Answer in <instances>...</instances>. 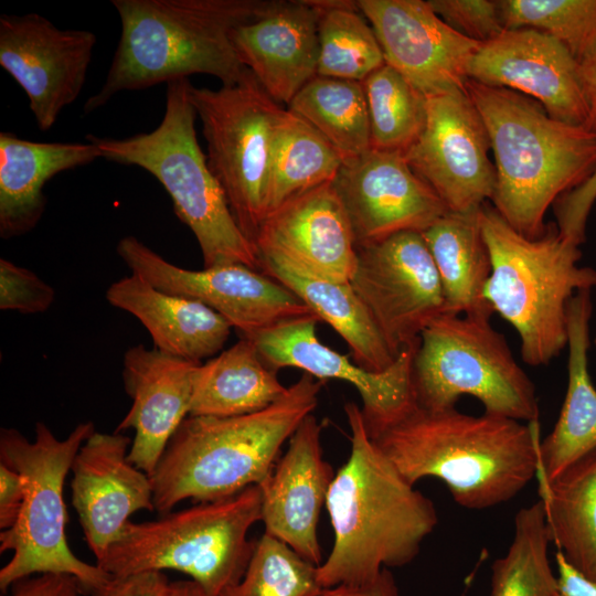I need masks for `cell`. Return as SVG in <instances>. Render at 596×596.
I'll return each instance as SVG.
<instances>
[{
	"mask_svg": "<svg viewBox=\"0 0 596 596\" xmlns=\"http://www.w3.org/2000/svg\"><path fill=\"white\" fill-rule=\"evenodd\" d=\"M376 448L412 486L441 480L455 502L482 510L514 498L536 475L539 422L456 407L412 405L391 422L366 428Z\"/></svg>",
	"mask_w": 596,
	"mask_h": 596,
	"instance_id": "cell-1",
	"label": "cell"
},
{
	"mask_svg": "<svg viewBox=\"0 0 596 596\" xmlns=\"http://www.w3.org/2000/svg\"><path fill=\"white\" fill-rule=\"evenodd\" d=\"M344 413L351 450L326 500L333 544L317 567L323 588L363 584L383 568L409 564L438 523L433 501L409 485L373 444L361 408L350 402Z\"/></svg>",
	"mask_w": 596,
	"mask_h": 596,
	"instance_id": "cell-2",
	"label": "cell"
},
{
	"mask_svg": "<svg viewBox=\"0 0 596 596\" xmlns=\"http://www.w3.org/2000/svg\"><path fill=\"white\" fill-rule=\"evenodd\" d=\"M273 0H111L121 24L106 79L89 96L85 114L124 91L205 74L224 86L237 83L247 67L231 32L262 15Z\"/></svg>",
	"mask_w": 596,
	"mask_h": 596,
	"instance_id": "cell-3",
	"label": "cell"
},
{
	"mask_svg": "<svg viewBox=\"0 0 596 596\" xmlns=\"http://www.w3.org/2000/svg\"><path fill=\"white\" fill-rule=\"evenodd\" d=\"M466 91L494 157L490 203L520 234L538 238L549 207L596 168V132L556 120L533 98L508 88L468 79Z\"/></svg>",
	"mask_w": 596,
	"mask_h": 596,
	"instance_id": "cell-4",
	"label": "cell"
},
{
	"mask_svg": "<svg viewBox=\"0 0 596 596\" xmlns=\"http://www.w3.org/2000/svg\"><path fill=\"white\" fill-rule=\"evenodd\" d=\"M322 381L304 373L277 402L233 417L188 416L150 475L155 510L207 502L260 486L286 440L318 404Z\"/></svg>",
	"mask_w": 596,
	"mask_h": 596,
	"instance_id": "cell-5",
	"label": "cell"
},
{
	"mask_svg": "<svg viewBox=\"0 0 596 596\" xmlns=\"http://www.w3.org/2000/svg\"><path fill=\"white\" fill-rule=\"evenodd\" d=\"M479 222L491 258L483 298L517 331L522 360L547 365L567 347V307L574 295L596 286V269L581 266L579 246L555 223L538 238L515 231L488 201Z\"/></svg>",
	"mask_w": 596,
	"mask_h": 596,
	"instance_id": "cell-6",
	"label": "cell"
},
{
	"mask_svg": "<svg viewBox=\"0 0 596 596\" xmlns=\"http://www.w3.org/2000/svg\"><path fill=\"white\" fill-rule=\"evenodd\" d=\"M191 86L189 78L167 84L164 115L152 131L125 138L88 134L85 140L102 158L139 167L162 184L174 213L194 234L204 268L241 264L259 270L257 248L236 224L198 142Z\"/></svg>",
	"mask_w": 596,
	"mask_h": 596,
	"instance_id": "cell-7",
	"label": "cell"
},
{
	"mask_svg": "<svg viewBox=\"0 0 596 596\" xmlns=\"http://www.w3.org/2000/svg\"><path fill=\"white\" fill-rule=\"evenodd\" d=\"M262 521L259 486L220 500L170 511L146 522L128 521L96 564L111 576L173 570L220 596L243 577L255 543L249 529Z\"/></svg>",
	"mask_w": 596,
	"mask_h": 596,
	"instance_id": "cell-8",
	"label": "cell"
},
{
	"mask_svg": "<svg viewBox=\"0 0 596 596\" xmlns=\"http://www.w3.org/2000/svg\"><path fill=\"white\" fill-rule=\"evenodd\" d=\"M93 422H82L58 439L42 422L35 424L30 441L15 428H1L0 461L17 470L24 481V500L13 526L0 533V553L12 557L0 570V589L33 574L74 576L85 595L109 581L97 564L78 558L66 539L67 512L63 499L65 478L85 440L94 433Z\"/></svg>",
	"mask_w": 596,
	"mask_h": 596,
	"instance_id": "cell-9",
	"label": "cell"
},
{
	"mask_svg": "<svg viewBox=\"0 0 596 596\" xmlns=\"http://www.w3.org/2000/svg\"><path fill=\"white\" fill-rule=\"evenodd\" d=\"M490 317L441 313L425 327L412 363L414 401L422 408L439 411L456 407L468 395L487 414L538 423L535 386Z\"/></svg>",
	"mask_w": 596,
	"mask_h": 596,
	"instance_id": "cell-10",
	"label": "cell"
},
{
	"mask_svg": "<svg viewBox=\"0 0 596 596\" xmlns=\"http://www.w3.org/2000/svg\"><path fill=\"white\" fill-rule=\"evenodd\" d=\"M190 97L202 123L210 170L240 230L255 245L266 216L274 129L283 108L248 68L233 85H192Z\"/></svg>",
	"mask_w": 596,
	"mask_h": 596,
	"instance_id": "cell-11",
	"label": "cell"
},
{
	"mask_svg": "<svg viewBox=\"0 0 596 596\" xmlns=\"http://www.w3.org/2000/svg\"><path fill=\"white\" fill-rule=\"evenodd\" d=\"M349 284L394 356L417 345L425 327L445 313L440 279L418 232L358 247Z\"/></svg>",
	"mask_w": 596,
	"mask_h": 596,
	"instance_id": "cell-12",
	"label": "cell"
},
{
	"mask_svg": "<svg viewBox=\"0 0 596 596\" xmlns=\"http://www.w3.org/2000/svg\"><path fill=\"white\" fill-rule=\"evenodd\" d=\"M117 254L135 274L157 289L210 307L240 336L286 319L315 315L280 283L241 264L191 270L179 267L132 235L117 244Z\"/></svg>",
	"mask_w": 596,
	"mask_h": 596,
	"instance_id": "cell-13",
	"label": "cell"
},
{
	"mask_svg": "<svg viewBox=\"0 0 596 596\" xmlns=\"http://www.w3.org/2000/svg\"><path fill=\"white\" fill-rule=\"evenodd\" d=\"M486 125L466 89L427 97L423 132L403 153L412 170L457 213L490 202L496 168Z\"/></svg>",
	"mask_w": 596,
	"mask_h": 596,
	"instance_id": "cell-14",
	"label": "cell"
},
{
	"mask_svg": "<svg viewBox=\"0 0 596 596\" xmlns=\"http://www.w3.org/2000/svg\"><path fill=\"white\" fill-rule=\"evenodd\" d=\"M97 38L38 14L0 17V65L24 91L38 128L50 130L86 82Z\"/></svg>",
	"mask_w": 596,
	"mask_h": 596,
	"instance_id": "cell-15",
	"label": "cell"
},
{
	"mask_svg": "<svg viewBox=\"0 0 596 596\" xmlns=\"http://www.w3.org/2000/svg\"><path fill=\"white\" fill-rule=\"evenodd\" d=\"M316 315L286 319L251 334H244L267 366L277 371L297 368L317 380L336 379L352 384L362 400L366 428L391 422L415 404L412 363L417 345L405 349L385 371L371 372L349 356L324 345L317 337Z\"/></svg>",
	"mask_w": 596,
	"mask_h": 596,
	"instance_id": "cell-16",
	"label": "cell"
},
{
	"mask_svg": "<svg viewBox=\"0 0 596 596\" xmlns=\"http://www.w3.org/2000/svg\"><path fill=\"white\" fill-rule=\"evenodd\" d=\"M332 184L348 214L356 248L401 232L423 233L449 212L398 151L370 149L343 162Z\"/></svg>",
	"mask_w": 596,
	"mask_h": 596,
	"instance_id": "cell-17",
	"label": "cell"
},
{
	"mask_svg": "<svg viewBox=\"0 0 596 596\" xmlns=\"http://www.w3.org/2000/svg\"><path fill=\"white\" fill-rule=\"evenodd\" d=\"M467 76L531 97L556 120L588 126L582 66L557 40L542 31L504 30L481 44L469 62Z\"/></svg>",
	"mask_w": 596,
	"mask_h": 596,
	"instance_id": "cell-18",
	"label": "cell"
},
{
	"mask_svg": "<svg viewBox=\"0 0 596 596\" xmlns=\"http://www.w3.org/2000/svg\"><path fill=\"white\" fill-rule=\"evenodd\" d=\"M385 63L426 97L466 89L467 68L481 43L448 26L424 0H359Z\"/></svg>",
	"mask_w": 596,
	"mask_h": 596,
	"instance_id": "cell-19",
	"label": "cell"
},
{
	"mask_svg": "<svg viewBox=\"0 0 596 596\" xmlns=\"http://www.w3.org/2000/svg\"><path fill=\"white\" fill-rule=\"evenodd\" d=\"M131 441L123 433L94 432L72 464V503L96 561L131 514L155 510L150 476L128 458Z\"/></svg>",
	"mask_w": 596,
	"mask_h": 596,
	"instance_id": "cell-20",
	"label": "cell"
},
{
	"mask_svg": "<svg viewBox=\"0 0 596 596\" xmlns=\"http://www.w3.org/2000/svg\"><path fill=\"white\" fill-rule=\"evenodd\" d=\"M308 275L349 283L356 246L344 206L327 183L292 198L264 219L255 242Z\"/></svg>",
	"mask_w": 596,
	"mask_h": 596,
	"instance_id": "cell-21",
	"label": "cell"
},
{
	"mask_svg": "<svg viewBox=\"0 0 596 596\" xmlns=\"http://www.w3.org/2000/svg\"><path fill=\"white\" fill-rule=\"evenodd\" d=\"M320 434L316 416L308 415L259 486L265 533L317 566L322 563L317 534L319 515L336 475L323 458Z\"/></svg>",
	"mask_w": 596,
	"mask_h": 596,
	"instance_id": "cell-22",
	"label": "cell"
},
{
	"mask_svg": "<svg viewBox=\"0 0 596 596\" xmlns=\"http://www.w3.org/2000/svg\"><path fill=\"white\" fill-rule=\"evenodd\" d=\"M200 364L142 344L125 352L123 380L132 405L115 432L134 429L128 458L149 476L190 414L193 380Z\"/></svg>",
	"mask_w": 596,
	"mask_h": 596,
	"instance_id": "cell-23",
	"label": "cell"
},
{
	"mask_svg": "<svg viewBox=\"0 0 596 596\" xmlns=\"http://www.w3.org/2000/svg\"><path fill=\"white\" fill-rule=\"evenodd\" d=\"M320 9L315 0H273L258 18L231 32L238 58L279 105L317 75Z\"/></svg>",
	"mask_w": 596,
	"mask_h": 596,
	"instance_id": "cell-24",
	"label": "cell"
},
{
	"mask_svg": "<svg viewBox=\"0 0 596 596\" xmlns=\"http://www.w3.org/2000/svg\"><path fill=\"white\" fill-rule=\"evenodd\" d=\"M106 299L136 317L156 349L175 358L201 362L219 353L231 334L230 322L210 307L161 291L135 274L114 281Z\"/></svg>",
	"mask_w": 596,
	"mask_h": 596,
	"instance_id": "cell-25",
	"label": "cell"
},
{
	"mask_svg": "<svg viewBox=\"0 0 596 596\" xmlns=\"http://www.w3.org/2000/svg\"><path fill=\"white\" fill-rule=\"evenodd\" d=\"M102 158L89 142H40L0 132V236H22L40 222L44 185L56 174Z\"/></svg>",
	"mask_w": 596,
	"mask_h": 596,
	"instance_id": "cell-26",
	"label": "cell"
},
{
	"mask_svg": "<svg viewBox=\"0 0 596 596\" xmlns=\"http://www.w3.org/2000/svg\"><path fill=\"white\" fill-rule=\"evenodd\" d=\"M590 292L581 290L568 302L567 390L557 422L539 445L538 481H551L596 449V387L588 372Z\"/></svg>",
	"mask_w": 596,
	"mask_h": 596,
	"instance_id": "cell-27",
	"label": "cell"
},
{
	"mask_svg": "<svg viewBox=\"0 0 596 596\" xmlns=\"http://www.w3.org/2000/svg\"><path fill=\"white\" fill-rule=\"evenodd\" d=\"M258 258L259 272L292 291L343 338L355 364L382 372L395 362L396 356L349 283L308 275L276 254L259 253Z\"/></svg>",
	"mask_w": 596,
	"mask_h": 596,
	"instance_id": "cell-28",
	"label": "cell"
},
{
	"mask_svg": "<svg viewBox=\"0 0 596 596\" xmlns=\"http://www.w3.org/2000/svg\"><path fill=\"white\" fill-rule=\"evenodd\" d=\"M288 391L246 338L196 369L189 416L233 417L258 412Z\"/></svg>",
	"mask_w": 596,
	"mask_h": 596,
	"instance_id": "cell-29",
	"label": "cell"
},
{
	"mask_svg": "<svg viewBox=\"0 0 596 596\" xmlns=\"http://www.w3.org/2000/svg\"><path fill=\"white\" fill-rule=\"evenodd\" d=\"M478 212L449 211L422 233L440 279L445 313H493L483 298L491 258Z\"/></svg>",
	"mask_w": 596,
	"mask_h": 596,
	"instance_id": "cell-30",
	"label": "cell"
},
{
	"mask_svg": "<svg viewBox=\"0 0 596 596\" xmlns=\"http://www.w3.org/2000/svg\"><path fill=\"white\" fill-rule=\"evenodd\" d=\"M538 485L551 543L596 582V449Z\"/></svg>",
	"mask_w": 596,
	"mask_h": 596,
	"instance_id": "cell-31",
	"label": "cell"
},
{
	"mask_svg": "<svg viewBox=\"0 0 596 596\" xmlns=\"http://www.w3.org/2000/svg\"><path fill=\"white\" fill-rule=\"evenodd\" d=\"M341 166L342 159L319 131L283 109L274 129L266 215L297 195L333 182Z\"/></svg>",
	"mask_w": 596,
	"mask_h": 596,
	"instance_id": "cell-32",
	"label": "cell"
},
{
	"mask_svg": "<svg viewBox=\"0 0 596 596\" xmlns=\"http://www.w3.org/2000/svg\"><path fill=\"white\" fill-rule=\"evenodd\" d=\"M288 109L319 131L342 159L351 161L371 149V127L362 82L316 75Z\"/></svg>",
	"mask_w": 596,
	"mask_h": 596,
	"instance_id": "cell-33",
	"label": "cell"
},
{
	"mask_svg": "<svg viewBox=\"0 0 596 596\" xmlns=\"http://www.w3.org/2000/svg\"><path fill=\"white\" fill-rule=\"evenodd\" d=\"M315 1L320 9L317 75L363 82L385 64L375 32L358 1Z\"/></svg>",
	"mask_w": 596,
	"mask_h": 596,
	"instance_id": "cell-34",
	"label": "cell"
},
{
	"mask_svg": "<svg viewBox=\"0 0 596 596\" xmlns=\"http://www.w3.org/2000/svg\"><path fill=\"white\" fill-rule=\"evenodd\" d=\"M550 543L542 501L519 509L512 542L491 565L490 596H557V576L547 554Z\"/></svg>",
	"mask_w": 596,
	"mask_h": 596,
	"instance_id": "cell-35",
	"label": "cell"
},
{
	"mask_svg": "<svg viewBox=\"0 0 596 596\" xmlns=\"http://www.w3.org/2000/svg\"><path fill=\"white\" fill-rule=\"evenodd\" d=\"M371 149L405 152L427 119V97L386 63L363 82Z\"/></svg>",
	"mask_w": 596,
	"mask_h": 596,
	"instance_id": "cell-36",
	"label": "cell"
},
{
	"mask_svg": "<svg viewBox=\"0 0 596 596\" xmlns=\"http://www.w3.org/2000/svg\"><path fill=\"white\" fill-rule=\"evenodd\" d=\"M504 28L557 40L581 65L596 60V0H498Z\"/></svg>",
	"mask_w": 596,
	"mask_h": 596,
	"instance_id": "cell-37",
	"label": "cell"
},
{
	"mask_svg": "<svg viewBox=\"0 0 596 596\" xmlns=\"http://www.w3.org/2000/svg\"><path fill=\"white\" fill-rule=\"evenodd\" d=\"M317 567L264 532L241 581L220 596H319Z\"/></svg>",
	"mask_w": 596,
	"mask_h": 596,
	"instance_id": "cell-38",
	"label": "cell"
},
{
	"mask_svg": "<svg viewBox=\"0 0 596 596\" xmlns=\"http://www.w3.org/2000/svg\"><path fill=\"white\" fill-rule=\"evenodd\" d=\"M434 12L460 35L487 43L504 30L498 0H427Z\"/></svg>",
	"mask_w": 596,
	"mask_h": 596,
	"instance_id": "cell-39",
	"label": "cell"
},
{
	"mask_svg": "<svg viewBox=\"0 0 596 596\" xmlns=\"http://www.w3.org/2000/svg\"><path fill=\"white\" fill-rule=\"evenodd\" d=\"M55 298L52 286L32 270L0 259V309L24 315L45 312Z\"/></svg>",
	"mask_w": 596,
	"mask_h": 596,
	"instance_id": "cell-40",
	"label": "cell"
},
{
	"mask_svg": "<svg viewBox=\"0 0 596 596\" xmlns=\"http://www.w3.org/2000/svg\"><path fill=\"white\" fill-rule=\"evenodd\" d=\"M595 202L596 168L582 184L554 202L553 212L560 235L581 246L585 242L586 224Z\"/></svg>",
	"mask_w": 596,
	"mask_h": 596,
	"instance_id": "cell-41",
	"label": "cell"
},
{
	"mask_svg": "<svg viewBox=\"0 0 596 596\" xmlns=\"http://www.w3.org/2000/svg\"><path fill=\"white\" fill-rule=\"evenodd\" d=\"M170 582L162 571L111 576L87 596H167Z\"/></svg>",
	"mask_w": 596,
	"mask_h": 596,
	"instance_id": "cell-42",
	"label": "cell"
},
{
	"mask_svg": "<svg viewBox=\"0 0 596 596\" xmlns=\"http://www.w3.org/2000/svg\"><path fill=\"white\" fill-rule=\"evenodd\" d=\"M10 588V596H81L83 594L78 581L67 574H39L21 579Z\"/></svg>",
	"mask_w": 596,
	"mask_h": 596,
	"instance_id": "cell-43",
	"label": "cell"
},
{
	"mask_svg": "<svg viewBox=\"0 0 596 596\" xmlns=\"http://www.w3.org/2000/svg\"><path fill=\"white\" fill-rule=\"evenodd\" d=\"M24 500L22 476L7 464L0 461V529L14 525Z\"/></svg>",
	"mask_w": 596,
	"mask_h": 596,
	"instance_id": "cell-44",
	"label": "cell"
},
{
	"mask_svg": "<svg viewBox=\"0 0 596 596\" xmlns=\"http://www.w3.org/2000/svg\"><path fill=\"white\" fill-rule=\"evenodd\" d=\"M319 596H398V587L389 568L363 584H340L322 588Z\"/></svg>",
	"mask_w": 596,
	"mask_h": 596,
	"instance_id": "cell-45",
	"label": "cell"
},
{
	"mask_svg": "<svg viewBox=\"0 0 596 596\" xmlns=\"http://www.w3.org/2000/svg\"><path fill=\"white\" fill-rule=\"evenodd\" d=\"M557 567V596H596V582L571 565L562 552L555 554Z\"/></svg>",
	"mask_w": 596,
	"mask_h": 596,
	"instance_id": "cell-46",
	"label": "cell"
},
{
	"mask_svg": "<svg viewBox=\"0 0 596 596\" xmlns=\"http://www.w3.org/2000/svg\"><path fill=\"white\" fill-rule=\"evenodd\" d=\"M582 77L589 111L587 128L596 132V60L582 66Z\"/></svg>",
	"mask_w": 596,
	"mask_h": 596,
	"instance_id": "cell-47",
	"label": "cell"
},
{
	"mask_svg": "<svg viewBox=\"0 0 596 596\" xmlns=\"http://www.w3.org/2000/svg\"><path fill=\"white\" fill-rule=\"evenodd\" d=\"M167 596H207L201 585L193 579L170 582Z\"/></svg>",
	"mask_w": 596,
	"mask_h": 596,
	"instance_id": "cell-48",
	"label": "cell"
},
{
	"mask_svg": "<svg viewBox=\"0 0 596 596\" xmlns=\"http://www.w3.org/2000/svg\"><path fill=\"white\" fill-rule=\"evenodd\" d=\"M594 342H595V344H596V338H595Z\"/></svg>",
	"mask_w": 596,
	"mask_h": 596,
	"instance_id": "cell-49",
	"label": "cell"
}]
</instances>
